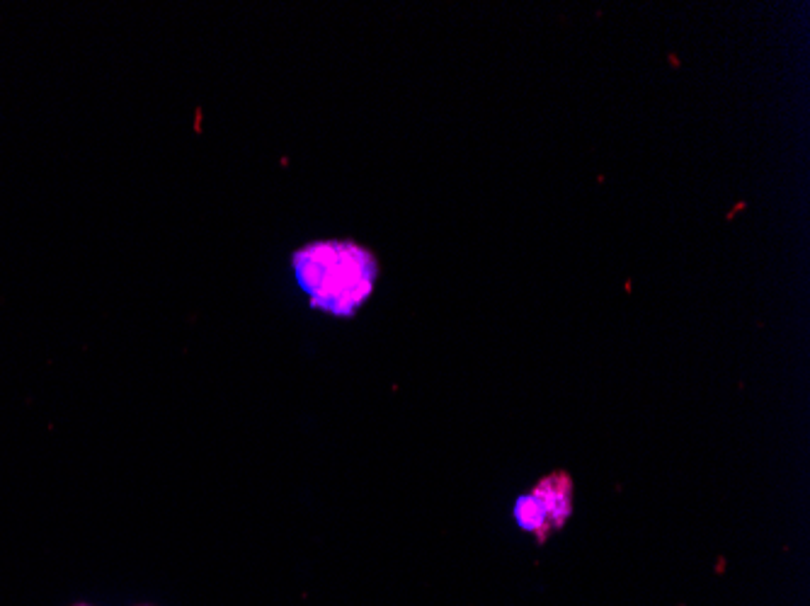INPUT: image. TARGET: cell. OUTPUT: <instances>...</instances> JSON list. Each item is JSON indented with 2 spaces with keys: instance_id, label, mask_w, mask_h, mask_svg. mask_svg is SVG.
Wrapping results in <instances>:
<instances>
[{
  "instance_id": "obj_2",
  "label": "cell",
  "mask_w": 810,
  "mask_h": 606,
  "mask_svg": "<svg viewBox=\"0 0 810 606\" xmlns=\"http://www.w3.org/2000/svg\"><path fill=\"white\" fill-rule=\"evenodd\" d=\"M532 492L541 502L543 510H546L551 531L563 529L573 514V492H575V487H573L571 475L566 471H556L551 475H543L532 487Z\"/></svg>"
},
{
  "instance_id": "obj_3",
  "label": "cell",
  "mask_w": 810,
  "mask_h": 606,
  "mask_svg": "<svg viewBox=\"0 0 810 606\" xmlns=\"http://www.w3.org/2000/svg\"><path fill=\"white\" fill-rule=\"evenodd\" d=\"M512 516L514 524L519 526L527 534H534L539 541H546V536L551 534V524H548L546 510L541 507V502L534 497V492H522V495L514 500L512 505Z\"/></svg>"
},
{
  "instance_id": "obj_1",
  "label": "cell",
  "mask_w": 810,
  "mask_h": 606,
  "mask_svg": "<svg viewBox=\"0 0 810 606\" xmlns=\"http://www.w3.org/2000/svg\"><path fill=\"white\" fill-rule=\"evenodd\" d=\"M292 272L313 310L352 318L374 296L379 260L352 238H321L294 250Z\"/></svg>"
}]
</instances>
